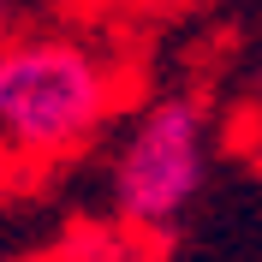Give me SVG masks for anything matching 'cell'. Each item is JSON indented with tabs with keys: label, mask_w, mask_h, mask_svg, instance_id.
I'll return each mask as SVG.
<instances>
[{
	"label": "cell",
	"mask_w": 262,
	"mask_h": 262,
	"mask_svg": "<svg viewBox=\"0 0 262 262\" xmlns=\"http://www.w3.org/2000/svg\"><path fill=\"white\" fill-rule=\"evenodd\" d=\"M18 18H24V0H0V42L18 30Z\"/></svg>",
	"instance_id": "cell-4"
},
{
	"label": "cell",
	"mask_w": 262,
	"mask_h": 262,
	"mask_svg": "<svg viewBox=\"0 0 262 262\" xmlns=\"http://www.w3.org/2000/svg\"><path fill=\"white\" fill-rule=\"evenodd\" d=\"M131 12H179V6H196V0H125Z\"/></svg>",
	"instance_id": "cell-5"
},
{
	"label": "cell",
	"mask_w": 262,
	"mask_h": 262,
	"mask_svg": "<svg viewBox=\"0 0 262 262\" xmlns=\"http://www.w3.org/2000/svg\"><path fill=\"white\" fill-rule=\"evenodd\" d=\"M125 107V60L90 30L0 42V179H42L101 143Z\"/></svg>",
	"instance_id": "cell-1"
},
{
	"label": "cell",
	"mask_w": 262,
	"mask_h": 262,
	"mask_svg": "<svg viewBox=\"0 0 262 262\" xmlns=\"http://www.w3.org/2000/svg\"><path fill=\"white\" fill-rule=\"evenodd\" d=\"M137 238L119 232L114 221H96V227H72L54 250V262H137Z\"/></svg>",
	"instance_id": "cell-3"
},
{
	"label": "cell",
	"mask_w": 262,
	"mask_h": 262,
	"mask_svg": "<svg viewBox=\"0 0 262 262\" xmlns=\"http://www.w3.org/2000/svg\"><path fill=\"white\" fill-rule=\"evenodd\" d=\"M209 114L196 96H155L137 107L114 155V227L137 245H167L209 185Z\"/></svg>",
	"instance_id": "cell-2"
}]
</instances>
